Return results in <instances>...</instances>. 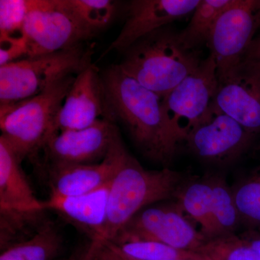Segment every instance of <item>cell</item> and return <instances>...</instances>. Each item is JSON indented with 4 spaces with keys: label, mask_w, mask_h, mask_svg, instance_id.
Listing matches in <instances>:
<instances>
[{
    "label": "cell",
    "mask_w": 260,
    "mask_h": 260,
    "mask_svg": "<svg viewBox=\"0 0 260 260\" xmlns=\"http://www.w3.org/2000/svg\"><path fill=\"white\" fill-rule=\"evenodd\" d=\"M176 202L184 215L199 231L207 241L211 234V215L213 208V177L186 180L175 197Z\"/></svg>",
    "instance_id": "18"
},
{
    "label": "cell",
    "mask_w": 260,
    "mask_h": 260,
    "mask_svg": "<svg viewBox=\"0 0 260 260\" xmlns=\"http://www.w3.org/2000/svg\"><path fill=\"white\" fill-rule=\"evenodd\" d=\"M244 60L260 62V30L251 43Z\"/></svg>",
    "instance_id": "27"
},
{
    "label": "cell",
    "mask_w": 260,
    "mask_h": 260,
    "mask_svg": "<svg viewBox=\"0 0 260 260\" xmlns=\"http://www.w3.org/2000/svg\"><path fill=\"white\" fill-rule=\"evenodd\" d=\"M260 30V0H234L222 13L207 46L218 78L239 66Z\"/></svg>",
    "instance_id": "10"
},
{
    "label": "cell",
    "mask_w": 260,
    "mask_h": 260,
    "mask_svg": "<svg viewBox=\"0 0 260 260\" xmlns=\"http://www.w3.org/2000/svg\"><path fill=\"white\" fill-rule=\"evenodd\" d=\"M241 221L260 226V164L232 187Z\"/></svg>",
    "instance_id": "23"
},
{
    "label": "cell",
    "mask_w": 260,
    "mask_h": 260,
    "mask_svg": "<svg viewBox=\"0 0 260 260\" xmlns=\"http://www.w3.org/2000/svg\"><path fill=\"white\" fill-rule=\"evenodd\" d=\"M111 182L97 190L78 196L50 195L43 201L44 210L55 211L87 236L90 243L96 242L105 227Z\"/></svg>",
    "instance_id": "17"
},
{
    "label": "cell",
    "mask_w": 260,
    "mask_h": 260,
    "mask_svg": "<svg viewBox=\"0 0 260 260\" xmlns=\"http://www.w3.org/2000/svg\"><path fill=\"white\" fill-rule=\"evenodd\" d=\"M130 241H151L197 251L207 240L177 202H160L140 210L109 242L120 244Z\"/></svg>",
    "instance_id": "8"
},
{
    "label": "cell",
    "mask_w": 260,
    "mask_h": 260,
    "mask_svg": "<svg viewBox=\"0 0 260 260\" xmlns=\"http://www.w3.org/2000/svg\"><path fill=\"white\" fill-rule=\"evenodd\" d=\"M218 85L216 64L209 55L194 73L162 98V113L180 143L213 105Z\"/></svg>",
    "instance_id": "9"
},
{
    "label": "cell",
    "mask_w": 260,
    "mask_h": 260,
    "mask_svg": "<svg viewBox=\"0 0 260 260\" xmlns=\"http://www.w3.org/2000/svg\"><path fill=\"white\" fill-rule=\"evenodd\" d=\"M255 138L213 104L184 142L201 160L225 165L241 158Z\"/></svg>",
    "instance_id": "12"
},
{
    "label": "cell",
    "mask_w": 260,
    "mask_h": 260,
    "mask_svg": "<svg viewBox=\"0 0 260 260\" xmlns=\"http://www.w3.org/2000/svg\"><path fill=\"white\" fill-rule=\"evenodd\" d=\"M200 0H133L125 8V22L103 56L123 53L140 38L193 13Z\"/></svg>",
    "instance_id": "14"
},
{
    "label": "cell",
    "mask_w": 260,
    "mask_h": 260,
    "mask_svg": "<svg viewBox=\"0 0 260 260\" xmlns=\"http://www.w3.org/2000/svg\"><path fill=\"white\" fill-rule=\"evenodd\" d=\"M196 252L209 260H260V234L245 232L210 239Z\"/></svg>",
    "instance_id": "20"
},
{
    "label": "cell",
    "mask_w": 260,
    "mask_h": 260,
    "mask_svg": "<svg viewBox=\"0 0 260 260\" xmlns=\"http://www.w3.org/2000/svg\"><path fill=\"white\" fill-rule=\"evenodd\" d=\"M63 246L61 231L54 222L46 220L31 237L2 251L0 260H53Z\"/></svg>",
    "instance_id": "19"
},
{
    "label": "cell",
    "mask_w": 260,
    "mask_h": 260,
    "mask_svg": "<svg viewBox=\"0 0 260 260\" xmlns=\"http://www.w3.org/2000/svg\"><path fill=\"white\" fill-rule=\"evenodd\" d=\"M186 180L182 174L167 167L159 171L145 169L122 143L117 169L109 188L105 227L96 242L90 243L88 249L114 241L140 210L175 199Z\"/></svg>",
    "instance_id": "2"
},
{
    "label": "cell",
    "mask_w": 260,
    "mask_h": 260,
    "mask_svg": "<svg viewBox=\"0 0 260 260\" xmlns=\"http://www.w3.org/2000/svg\"><path fill=\"white\" fill-rule=\"evenodd\" d=\"M76 75H68L35 96L0 106L2 136L22 160L34 157L52 134L56 116Z\"/></svg>",
    "instance_id": "4"
},
{
    "label": "cell",
    "mask_w": 260,
    "mask_h": 260,
    "mask_svg": "<svg viewBox=\"0 0 260 260\" xmlns=\"http://www.w3.org/2000/svg\"><path fill=\"white\" fill-rule=\"evenodd\" d=\"M112 260H129V259H112Z\"/></svg>",
    "instance_id": "29"
},
{
    "label": "cell",
    "mask_w": 260,
    "mask_h": 260,
    "mask_svg": "<svg viewBox=\"0 0 260 260\" xmlns=\"http://www.w3.org/2000/svg\"><path fill=\"white\" fill-rule=\"evenodd\" d=\"M109 120L121 121L142 153L168 165L180 144L162 109V99L126 75L119 64L101 74Z\"/></svg>",
    "instance_id": "1"
},
{
    "label": "cell",
    "mask_w": 260,
    "mask_h": 260,
    "mask_svg": "<svg viewBox=\"0 0 260 260\" xmlns=\"http://www.w3.org/2000/svg\"><path fill=\"white\" fill-rule=\"evenodd\" d=\"M186 49L170 25L140 38L123 52L119 66L126 75L161 99L194 73L203 59Z\"/></svg>",
    "instance_id": "3"
},
{
    "label": "cell",
    "mask_w": 260,
    "mask_h": 260,
    "mask_svg": "<svg viewBox=\"0 0 260 260\" xmlns=\"http://www.w3.org/2000/svg\"><path fill=\"white\" fill-rule=\"evenodd\" d=\"M214 105L245 127L260 134V62L244 60L218 78Z\"/></svg>",
    "instance_id": "13"
},
{
    "label": "cell",
    "mask_w": 260,
    "mask_h": 260,
    "mask_svg": "<svg viewBox=\"0 0 260 260\" xmlns=\"http://www.w3.org/2000/svg\"><path fill=\"white\" fill-rule=\"evenodd\" d=\"M241 222L232 188L223 178L213 177V208L209 240L235 234Z\"/></svg>",
    "instance_id": "22"
},
{
    "label": "cell",
    "mask_w": 260,
    "mask_h": 260,
    "mask_svg": "<svg viewBox=\"0 0 260 260\" xmlns=\"http://www.w3.org/2000/svg\"><path fill=\"white\" fill-rule=\"evenodd\" d=\"M22 160L0 136L1 251L31 237L44 222L43 201L34 194L22 170Z\"/></svg>",
    "instance_id": "5"
},
{
    "label": "cell",
    "mask_w": 260,
    "mask_h": 260,
    "mask_svg": "<svg viewBox=\"0 0 260 260\" xmlns=\"http://www.w3.org/2000/svg\"><path fill=\"white\" fill-rule=\"evenodd\" d=\"M109 119L102 75L93 64L75 76L74 83L56 116L53 133L88 127Z\"/></svg>",
    "instance_id": "15"
},
{
    "label": "cell",
    "mask_w": 260,
    "mask_h": 260,
    "mask_svg": "<svg viewBox=\"0 0 260 260\" xmlns=\"http://www.w3.org/2000/svg\"><path fill=\"white\" fill-rule=\"evenodd\" d=\"M30 0L0 1V40L23 37V28Z\"/></svg>",
    "instance_id": "25"
},
{
    "label": "cell",
    "mask_w": 260,
    "mask_h": 260,
    "mask_svg": "<svg viewBox=\"0 0 260 260\" xmlns=\"http://www.w3.org/2000/svg\"><path fill=\"white\" fill-rule=\"evenodd\" d=\"M77 16L99 32L112 22L118 9V3L110 0H65Z\"/></svg>",
    "instance_id": "24"
},
{
    "label": "cell",
    "mask_w": 260,
    "mask_h": 260,
    "mask_svg": "<svg viewBox=\"0 0 260 260\" xmlns=\"http://www.w3.org/2000/svg\"><path fill=\"white\" fill-rule=\"evenodd\" d=\"M122 143L119 135L107 157L98 164L45 168L50 195L78 196L97 190L107 185L115 175L119 161V149Z\"/></svg>",
    "instance_id": "16"
},
{
    "label": "cell",
    "mask_w": 260,
    "mask_h": 260,
    "mask_svg": "<svg viewBox=\"0 0 260 260\" xmlns=\"http://www.w3.org/2000/svg\"><path fill=\"white\" fill-rule=\"evenodd\" d=\"M69 260H73V259H69Z\"/></svg>",
    "instance_id": "30"
},
{
    "label": "cell",
    "mask_w": 260,
    "mask_h": 260,
    "mask_svg": "<svg viewBox=\"0 0 260 260\" xmlns=\"http://www.w3.org/2000/svg\"><path fill=\"white\" fill-rule=\"evenodd\" d=\"M0 42V67L28 57V49L23 36L2 39Z\"/></svg>",
    "instance_id": "26"
},
{
    "label": "cell",
    "mask_w": 260,
    "mask_h": 260,
    "mask_svg": "<svg viewBox=\"0 0 260 260\" xmlns=\"http://www.w3.org/2000/svg\"><path fill=\"white\" fill-rule=\"evenodd\" d=\"M92 54L82 44L0 67V106L35 96L58 80L79 74L92 64Z\"/></svg>",
    "instance_id": "6"
},
{
    "label": "cell",
    "mask_w": 260,
    "mask_h": 260,
    "mask_svg": "<svg viewBox=\"0 0 260 260\" xmlns=\"http://www.w3.org/2000/svg\"><path fill=\"white\" fill-rule=\"evenodd\" d=\"M256 150H258V151H260V143H259V145L256 146Z\"/></svg>",
    "instance_id": "28"
},
{
    "label": "cell",
    "mask_w": 260,
    "mask_h": 260,
    "mask_svg": "<svg viewBox=\"0 0 260 260\" xmlns=\"http://www.w3.org/2000/svg\"><path fill=\"white\" fill-rule=\"evenodd\" d=\"M234 0H200L185 28L179 32V40L186 49L197 50L209 40L222 13Z\"/></svg>",
    "instance_id": "21"
},
{
    "label": "cell",
    "mask_w": 260,
    "mask_h": 260,
    "mask_svg": "<svg viewBox=\"0 0 260 260\" xmlns=\"http://www.w3.org/2000/svg\"><path fill=\"white\" fill-rule=\"evenodd\" d=\"M97 34L73 13L65 0H30L23 28L28 57L75 47Z\"/></svg>",
    "instance_id": "7"
},
{
    "label": "cell",
    "mask_w": 260,
    "mask_h": 260,
    "mask_svg": "<svg viewBox=\"0 0 260 260\" xmlns=\"http://www.w3.org/2000/svg\"><path fill=\"white\" fill-rule=\"evenodd\" d=\"M119 135L117 126L107 119H99L84 129L53 133L39 150L44 154L42 167H62L102 162Z\"/></svg>",
    "instance_id": "11"
}]
</instances>
